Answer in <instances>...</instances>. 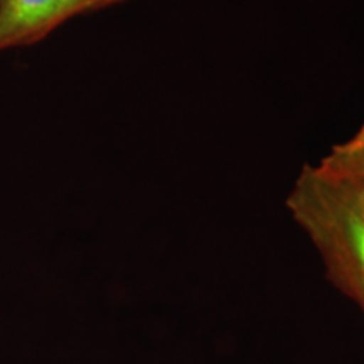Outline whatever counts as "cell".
Segmentation results:
<instances>
[{"label": "cell", "mask_w": 364, "mask_h": 364, "mask_svg": "<svg viewBox=\"0 0 364 364\" xmlns=\"http://www.w3.org/2000/svg\"><path fill=\"white\" fill-rule=\"evenodd\" d=\"M287 204L324 250L344 289L364 306V213L351 196L318 164H307Z\"/></svg>", "instance_id": "obj_1"}, {"label": "cell", "mask_w": 364, "mask_h": 364, "mask_svg": "<svg viewBox=\"0 0 364 364\" xmlns=\"http://www.w3.org/2000/svg\"><path fill=\"white\" fill-rule=\"evenodd\" d=\"M112 0H0V51L38 43L71 17Z\"/></svg>", "instance_id": "obj_2"}, {"label": "cell", "mask_w": 364, "mask_h": 364, "mask_svg": "<svg viewBox=\"0 0 364 364\" xmlns=\"http://www.w3.org/2000/svg\"><path fill=\"white\" fill-rule=\"evenodd\" d=\"M364 213V125L318 162Z\"/></svg>", "instance_id": "obj_3"}, {"label": "cell", "mask_w": 364, "mask_h": 364, "mask_svg": "<svg viewBox=\"0 0 364 364\" xmlns=\"http://www.w3.org/2000/svg\"><path fill=\"white\" fill-rule=\"evenodd\" d=\"M117 2H120V0H112V4H117Z\"/></svg>", "instance_id": "obj_4"}]
</instances>
